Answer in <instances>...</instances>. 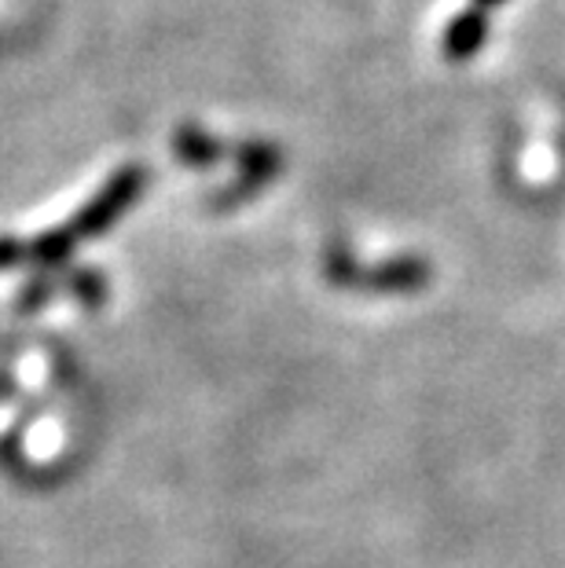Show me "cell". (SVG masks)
I'll return each instance as SVG.
<instances>
[{"label":"cell","mask_w":565,"mask_h":568,"mask_svg":"<svg viewBox=\"0 0 565 568\" xmlns=\"http://www.w3.org/2000/svg\"><path fill=\"white\" fill-rule=\"evenodd\" d=\"M485 33H488V19L481 8L471 11H460L452 19L448 33H444V55L448 59H471L481 44H485Z\"/></svg>","instance_id":"cell-1"},{"label":"cell","mask_w":565,"mask_h":568,"mask_svg":"<svg viewBox=\"0 0 565 568\" xmlns=\"http://www.w3.org/2000/svg\"><path fill=\"white\" fill-rule=\"evenodd\" d=\"M500 4H507V0H474V8H481V11H488V8H500Z\"/></svg>","instance_id":"cell-2"}]
</instances>
